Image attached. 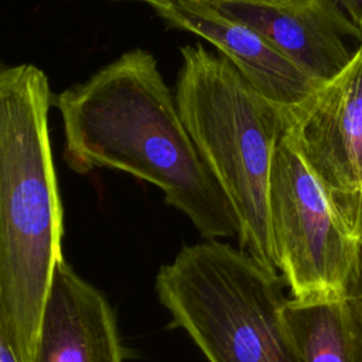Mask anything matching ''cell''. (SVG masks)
<instances>
[{"mask_svg": "<svg viewBox=\"0 0 362 362\" xmlns=\"http://www.w3.org/2000/svg\"><path fill=\"white\" fill-rule=\"evenodd\" d=\"M68 167L113 168L156 185L205 240L239 233L236 215L199 156L151 52L126 51L85 82L52 95Z\"/></svg>", "mask_w": 362, "mask_h": 362, "instance_id": "1", "label": "cell"}, {"mask_svg": "<svg viewBox=\"0 0 362 362\" xmlns=\"http://www.w3.org/2000/svg\"><path fill=\"white\" fill-rule=\"evenodd\" d=\"M47 75L0 64V322L21 362H33L38 327L62 255Z\"/></svg>", "mask_w": 362, "mask_h": 362, "instance_id": "2", "label": "cell"}, {"mask_svg": "<svg viewBox=\"0 0 362 362\" xmlns=\"http://www.w3.org/2000/svg\"><path fill=\"white\" fill-rule=\"evenodd\" d=\"M175 100L201 158L239 223V249L277 273L269 216L270 175L287 117L219 52L181 48Z\"/></svg>", "mask_w": 362, "mask_h": 362, "instance_id": "3", "label": "cell"}, {"mask_svg": "<svg viewBox=\"0 0 362 362\" xmlns=\"http://www.w3.org/2000/svg\"><path fill=\"white\" fill-rule=\"evenodd\" d=\"M284 279L221 240L184 246L156 293L208 362H303L283 317Z\"/></svg>", "mask_w": 362, "mask_h": 362, "instance_id": "4", "label": "cell"}, {"mask_svg": "<svg viewBox=\"0 0 362 362\" xmlns=\"http://www.w3.org/2000/svg\"><path fill=\"white\" fill-rule=\"evenodd\" d=\"M269 216L277 270L291 298L300 303L344 300L356 266L359 238L287 130L274 153Z\"/></svg>", "mask_w": 362, "mask_h": 362, "instance_id": "5", "label": "cell"}, {"mask_svg": "<svg viewBox=\"0 0 362 362\" xmlns=\"http://www.w3.org/2000/svg\"><path fill=\"white\" fill-rule=\"evenodd\" d=\"M287 134L334 198L362 194V47L287 116Z\"/></svg>", "mask_w": 362, "mask_h": 362, "instance_id": "6", "label": "cell"}, {"mask_svg": "<svg viewBox=\"0 0 362 362\" xmlns=\"http://www.w3.org/2000/svg\"><path fill=\"white\" fill-rule=\"evenodd\" d=\"M171 27L192 33L214 45L247 83L287 117L320 85L250 25L199 0L148 3Z\"/></svg>", "mask_w": 362, "mask_h": 362, "instance_id": "7", "label": "cell"}, {"mask_svg": "<svg viewBox=\"0 0 362 362\" xmlns=\"http://www.w3.org/2000/svg\"><path fill=\"white\" fill-rule=\"evenodd\" d=\"M267 38L315 82L335 76L351 59L345 37L362 33L325 0L208 1Z\"/></svg>", "mask_w": 362, "mask_h": 362, "instance_id": "8", "label": "cell"}, {"mask_svg": "<svg viewBox=\"0 0 362 362\" xmlns=\"http://www.w3.org/2000/svg\"><path fill=\"white\" fill-rule=\"evenodd\" d=\"M115 313L96 287L59 260L38 327L33 362H123Z\"/></svg>", "mask_w": 362, "mask_h": 362, "instance_id": "9", "label": "cell"}, {"mask_svg": "<svg viewBox=\"0 0 362 362\" xmlns=\"http://www.w3.org/2000/svg\"><path fill=\"white\" fill-rule=\"evenodd\" d=\"M281 311L303 362H362V334L345 298H287Z\"/></svg>", "mask_w": 362, "mask_h": 362, "instance_id": "10", "label": "cell"}, {"mask_svg": "<svg viewBox=\"0 0 362 362\" xmlns=\"http://www.w3.org/2000/svg\"><path fill=\"white\" fill-rule=\"evenodd\" d=\"M345 301L362 334V235L359 236V250H358L356 266L346 290Z\"/></svg>", "mask_w": 362, "mask_h": 362, "instance_id": "11", "label": "cell"}, {"mask_svg": "<svg viewBox=\"0 0 362 362\" xmlns=\"http://www.w3.org/2000/svg\"><path fill=\"white\" fill-rule=\"evenodd\" d=\"M344 219L355 236L362 235V194L355 197L334 198Z\"/></svg>", "mask_w": 362, "mask_h": 362, "instance_id": "12", "label": "cell"}, {"mask_svg": "<svg viewBox=\"0 0 362 362\" xmlns=\"http://www.w3.org/2000/svg\"><path fill=\"white\" fill-rule=\"evenodd\" d=\"M362 33V0H325Z\"/></svg>", "mask_w": 362, "mask_h": 362, "instance_id": "13", "label": "cell"}, {"mask_svg": "<svg viewBox=\"0 0 362 362\" xmlns=\"http://www.w3.org/2000/svg\"><path fill=\"white\" fill-rule=\"evenodd\" d=\"M0 362H21L0 322Z\"/></svg>", "mask_w": 362, "mask_h": 362, "instance_id": "14", "label": "cell"}, {"mask_svg": "<svg viewBox=\"0 0 362 362\" xmlns=\"http://www.w3.org/2000/svg\"><path fill=\"white\" fill-rule=\"evenodd\" d=\"M137 1H144V3H151V1H156V0H137ZM199 1H226V0H199Z\"/></svg>", "mask_w": 362, "mask_h": 362, "instance_id": "15", "label": "cell"}, {"mask_svg": "<svg viewBox=\"0 0 362 362\" xmlns=\"http://www.w3.org/2000/svg\"><path fill=\"white\" fill-rule=\"evenodd\" d=\"M358 47H362V38H361V41H359V44H358Z\"/></svg>", "mask_w": 362, "mask_h": 362, "instance_id": "16", "label": "cell"}]
</instances>
